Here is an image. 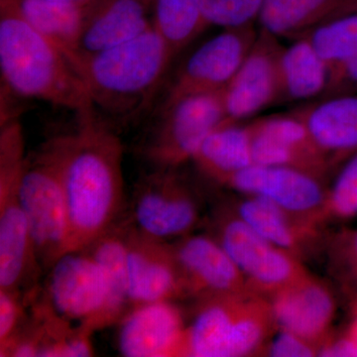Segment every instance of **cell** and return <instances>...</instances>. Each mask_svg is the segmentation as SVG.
<instances>
[{"mask_svg": "<svg viewBox=\"0 0 357 357\" xmlns=\"http://www.w3.org/2000/svg\"><path fill=\"white\" fill-rule=\"evenodd\" d=\"M77 117L75 132L48 143L64 185L69 251L84 250L114 227L123 201L121 140L96 114Z\"/></svg>", "mask_w": 357, "mask_h": 357, "instance_id": "obj_1", "label": "cell"}, {"mask_svg": "<svg viewBox=\"0 0 357 357\" xmlns=\"http://www.w3.org/2000/svg\"><path fill=\"white\" fill-rule=\"evenodd\" d=\"M175 56L152 27L112 48L68 58L86 84L95 114L128 123L151 105Z\"/></svg>", "mask_w": 357, "mask_h": 357, "instance_id": "obj_2", "label": "cell"}, {"mask_svg": "<svg viewBox=\"0 0 357 357\" xmlns=\"http://www.w3.org/2000/svg\"><path fill=\"white\" fill-rule=\"evenodd\" d=\"M0 20V70L11 93L93 114L86 84L64 51L35 30L6 0Z\"/></svg>", "mask_w": 357, "mask_h": 357, "instance_id": "obj_3", "label": "cell"}, {"mask_svg": "<svg viewBox=\"0 0 357 357\" xmlns=\"http://www.w3.org/2000/svg\"><path fill=\"white\" fill-rule=\"evenodd\" d=\"M275 328L264 296L244 292L204 298L187 325L185 356H259Z\"/></svg>", "mask_w": 357, "mask_h": 357, "instance_id": "obj_4", "label": "cell"}, {"mask_svg": "<svg viewBox=\"0 0 357 357\" xmlns=\"http://www.w3.org/2000/svg\"><path fill=\"white\" fill-rule=\"evenodd\" d=\"M47 314L93 331L114 323L128 303L115 292L102 268L86 251H70L49 268Z\"/></svg>", "mask_w": 357, "mask_h": 357, "instance_id": "obj_5", "label": "cell"}, {"mask_svg": "<svg viewBox=\"0 0 357 357\" xmlns=\"http://www.w3.org/2000/svg\"><path fill=\"white\" fill-rule=\"evenodd\" d=\"M18 196L29 225L37 262L49 269L60 256L69 252L70 232L64 185L48 144L25 158Z\"/></svg>", "mask_w": 357, "mask_h": 357, "instance_id": "obj_6", "label": "cell"}, {"mask_svg": "<svg viewBox=\"0 0 357 357\" xmlns=\"http://www.w3.org/2000/svg\"><path fill=\"white\" fill-rule=\"evenodd\" d=\"M18 130L0 135V290L20 292L37 259L29 225L18 196L25 158Z\"/></svg>", "mask_w": 357, "mask_h": 357, "instance_id": "obj_7", "label": "cell"}, {"mask_svg": "<svg viewBox=\"0 0 357 357\" xmlns=\"http://www.w3.org/2000/svg\"><path fill=\"white\" fill-rule=\"evenodd\" d=\"M225 121L222 91L185 96L161 107L143 155L160 170H175L192 161L206 136Z\"/></svg>", "mask_w": 357, "mask_h": 357, "instance_id": "obj_8", "label": "cell"}, {"mask_svg": "<svg viewBox=\"0 0 357 357\" xmlns=\"http://www.w3.org/2000/svg\"><path fill=\"white\" fill-rule=\"evenodd\" d=\"M211 236L258 295L270 297L307 273L302 260L268 241L231 211L218 215Z\"/></svg>", "mask_w": 357, "mask_h": 357, "instance_id": "obj_9", "label": "cell"}, {"mask_svg": "<svg viewBox=\"0 0 357 357\" xmlns=\"http://www.w3.org/2000/svg\"><path fill=\"white\" fill-rule=\"evenodd\" d=\"M220 184L243 196L271 202L312 222H326L328 187L323 178L305 171L283 166L253 165L231 174Z\"/></svg>", "mask_w": 357, "mask_h": 357, "instance_id": "obj_10", "label": "cell"}, {"mask_svg": "<svg viewBox=\"0 0 357 357\" xmlns=\"http://www.w3.org/2000/svg\"><path fill=\"white\" fill-rule=\"evenodd\" d=\"M258 34L253 26L223 29L201 45L181 68L162 107L185 96L222 91L248 57Z\"/></svg>", "mask_w": 357, "mask_h": 357, "instance_id": "obj_11", "label": "cell"}, {"mask_svg": "<svg viewBox=\"0 0 357 357\" xmlns=\"http://www.w3.org/2000/svg\"><path fill=\"white\" fill-rule=\"evenodd\" d=\"M173 171L160 170L145 178L133 203L134 229L164 243L192 234L199 220L197 199Z\"/></svg>", "mask_w": 357, "mask_h": 357, "instance_id": "obj_12", "label": "cell"}, {"mask_svg": "<svg viewBox=\"0 0 357 357\" xmlns=\"http://www.w3.org/2000/svg\"><path fill=\"white\" fill-rule=\"evenodd\" d=\"M128 299L133 307L189 297L172 244L126 231Z\"/></svg>", "mask_w": 357, "mask_h": 357, "instance_id": "obj_13", "label": "cell"}, {"mask_svg": "<svg viewBox=\"0 0 357 357\" xmlns=\"http://www.w3.org/2000/svg\"><path fill=\"white\" fill-rule=\"evenodd\" d=\"M283 47L261 31L231 81L222 91L225 117L239 122L281 98L279 57Z\"/></svg>", "mask_w": 357, "mask_h": 357, "instance_id": "obj_14", "label": "cell"}, {"mask_svg": "<svg viewBox=\"0 0 357 357\" xmlns=\"http://www.w3.org/2000/svg\"><path fill=\"white\" fill-rule=\"evenodd\" d=\"M248 128L255 165L290 167L321 178L332 169L296 114L263 117Z\"/></svg>", "mask_w": 357, "mask_h": 357, "instance_id": "obj_15", "label": "cell"}, {"mask_svg": "<svg viewBox=\"0 0 357 357\" xmlns=\"http://www.w3.org/2000/svg\"><path fill=\"white\" fill-rule=\"evenodd\" d=\"M267 299L277 328L305 338L319 351L332 333L337 312L335 296L326 283L307 272Z\"/></svg>", "mask_w": 357, "mask_h": 357, "instance_id": "obj_16", "label": "cell"}, {"mask_svg": "<svg viewBox=\"0 0 357 357\" xmlns=\"http://www.w3.org/2000/svg\"><path fill=\"white\" fill-rule=\"evenodd\" d=\"M187 324L173 301L133 307L122 319L119 349L128 357L185 356Z\"/></svg>", "mask_w": 357, "mask_h": 357, "instance_id": "obj_17", "label": "cell"}, {"mask_svg": "<svg viewBox=\"0 0 357 357\" xmlns=\"http://www.w3.org/2000/svg\"><path fill=\"white\" fill-rule=\"evenodd\" d=\"M189 297L252 292L243 275L213 236L188 234L172 244Z\"/></svg>", "mask_w": 357, "mask_h": 357, "instance_id": "obj_18", "label": "cell"}, {"mask_svg": "<svg viewBox=\"0 0 357 357\" xmlns=\"http://www.w3.org/2000/svg\"><path fill=\"white\" fill-rule=\"evenodd\" d=\"M231 211L268 241L303 262L325 250L326 238L321 229L323 225L284 210L266 199L243 196Z\"/></svg>", "mask_w": 357, "mask_h": 357, "instance_id": "obj_19", "label": "cell"}, {"mask_svg": "<svg viewBox=\"0 0 357 357\" xmlns=\"http://www.w3.org/2000/svg\"><path fill=\"white\" fill-rule=\"evenodd\" d=\"M330 163H344L357 151V93L325 98L295 112Z\"/></svg>", "mask_w": 357, "mask_h": 357, "instance_id": "obj_20", "label": "cell"}, {"mask_svg": "<svg viewBox=\"0 0 357 357\" xmlns=\"http://www.w3.org/2000/svg\"><path fill=\"white\" fill-rule=\"evenodd\" d=\"M147 2L148 0H109L91 9L77 50L72 54L86 55L105 50L154 27L153 21L148 17Z\"/></svg>", "mask_w": 357, "mask_h": 357, "instance_id": "obj_21", "label": "cell"}, {"mask_svg": "<svg viewBox=\"0 0 357 357\" xmlns=\"http://www.w3.org/2000/svg\"><path fill=\"white\" fill-rule=\"evenodd\" d=\"M16 11L47 39L66 54L77 50L91 8L89 3L51 0H9Z\"/></svg>", "mask_w": 357, "mask_h": 357, "instance_id": "obj_22", "label": "cell"}, {"mask_svg": "<svg viewBox=\"0 0 357 357\" xmlns=\"http://www.w3.org/2000/svg\"><path fill=\"white\" fill-rule=\"evenodd\" d=\"M281 98L302 102L325 95L331 70L306 36L299 37L279 57Z\"/></svg>", "mask_w": 357, "mask_h": 357, "instance_id": "obj_23", "label": "cell"}, {"mask_svg": "<svg viewBox=\"0 0 357 357\" xmlns=\"http://www.w3.org/2000/svg\"><path fill=\"white\" fill-rule=\"evenodd\" d=\"M192 161L202 172L218 183L253 165L248 124L223 121L206 136Z\"/></svg>", "mask_w": 357, "mask_h": 357, "instance_id": "obj_24", "label": "cell"}, {"mask_svg": "<svg viewBox=\"0 0 357 357\" xmlns=\"http://www.w3.org/2000/svg\"><path fill=\"white\" fill-rule=\"evenodd\" d=\"M342 0H263L261 31L274 37L299 38L321 23L340 16Z\"/></svg>", "mask_w": 357, "mask_h": 357, "instance_id": "obj_25", "label": "cell"}, {"mask_svg": "<svg viewBox=\"0 0 357 357\" xmlns=\"http://www.w3.org/2000/svg\"><path fill=\"white\" fill-rule=\"evenodd\" d=\"M204 0H154L153 25L176 55L203 31Z\"/></svg>", "mask_w": 357, "mask_h": 357, "instance_id": "obj_26", "label": "cell"}, {"mask_svg": "<svg viewBox=\"0 0 357 357\" xmlns=\"http://www.w3.org/2000/svg\"><path fill=\"white\" fill-rule=\"evenodd\" d=\"M330 70L357 56V11L337 16L304 35Z\"/></svg>", "mask_w": 357, "mask_h": 357, "instance_id": "obj_27", "label": "cell"}, {"mask_svg": "<svg viewBox=\"0 0 357 357\" xmlns=\"http://www.w3.org/2000/svg\"><path fill=\"white\" fill-rule=\"evenodd\" d=\"M84 251L102 268L115 292L128 305L126 231L112 227Z\"/></svg>", "mask_w": 357, "mask_h": 357, "instance_id": "obj_28", "label": "cell"}, {"mask_svg": "<svg viewBox=\"0 0 357 357\" xmlns=\"http://www.w3.org/2000/svg\"><path fill=\"white\" fill-rule=\"evenodd\" d=\"M328 267L338 285L357 304V229H344L326 238Z\"/></svg>", "mask_w": 357, "mask_h": 357, "instance_id": "obj_29", "label": "cell"}, {"mask_svg": "<svg viewBox=\"0 0 357 357\" xmlns=\"http://www.w3.org/2000/svg\"><path fill=\"white\" fill-rule=\"evenodd\" d=\"M357 217V151L342 163L332 185L328 187L326 222Z\"/></svg>", "mask_w": 357, "mask_h": 357, "instance_id": "obj_30", "label": "cell"}, {"mask_svg": "<svg viewBox=\"0 0 357 357\" xmlns=\"http://www.w3.org/2000/svg\"><path fill=\"white\" fill-rule=\"evenodd\" d=\"M263 0H204L202 20L223 29L251 27L259 17Z\"/></svg>", "mask_w": 357, "mask_h": 357, "instance_id": "obj_31", "label": "cell"}, {"mask_svg": "<svg viewBox=\"0 0 357 357\" xmlns=\"http://www.w3.org/2000/svg\"><path fill=\"white\" fill-rule=\"evenodd\" d=\"M319 356V347L287 331L275 328L259 356L311 357Z\"/></svg>", "mask_w": 357, "mask_h": 357, "instance_id": "obj_32", "label": "cell"}, {"mask_svg": "<svg viewBox=\"0 0 357 357\" xmlns=\"http://www.w3.org/2000/svg\"><path fill=\"white\" fill-rule=\"evenodd\" d=\"M21 318L20 292L0 290V351L18 335Z\"/></svg>", "mask_w": 357, "mask_h": 357, "instance_id": "obj_33", "label": "cell"}, {"mask_svg": "<svg viewBox=\"0 0 357 357\" xmlns=\"http://www.w3.org/2000/svg\"><path fill=\"white\" fill-rule=\"evenodd\" d=\"M357 93V56L331 70L325 98Z\"/></svg>", "mask_w": 357, "mask_h": 357, "instance_id": "obj_34", "label": "cell"}, {"mask_svg": "<svg viewBox=\"0 0 357 357\" xmlns=\"http://www.w3.org/2000/svg\"><path fill=\"white\" fill-rule=\"evenodd\" d=\"M319 356L357 357V349L347 333L338 337L331 333L319 347Z\"/></svg>", "mask_w": 357, "mask_h": 357, "instance_id": "obj_35", "label": "cell"}, {"mask_svg": "<svg viewBox=\"0 0 357 357\" xmlns=\"http://www.w3.org/2000/svg\"><path fill=\"white\" fill-rule=\"evenodd\" d=\"M347 333L354 345H356L357 349V304L356 305V309H354V319H352L351 324L349 325Z\"/></svg>", "mask_w": 357, "mask_h": 357, "instance_id": "obj_36", "label": "cell"}, {"mask_svg": "<svg viewBox=\"0 0 357 357\" xmlns=\"http://www.w3.org/2000/svg\"><path fill=\"white\" fill-rule=\"evenodd\" d=\"M354 11H357V0H344L342 1V13H340V15L354 13Z\"/></svg>", "mask_w": 357, "mask_h": 357, "instance_id": "obj_37", "label": "cell"}, {"mask_svg": "<svg viewBox=\"0 0 357 357\" xmlns=\"http://www.w3.org/2000/svg\"><path fill=\"white\" fill-rule=\"evenodd\" d=\"M51 1H58V2H68V3H89V2H93L95 0H51Z\"/></svg>", "mask_w": 357, "mask_h": 357, "instance_id": "obj_38", "label": "cell"}]
</instances>
